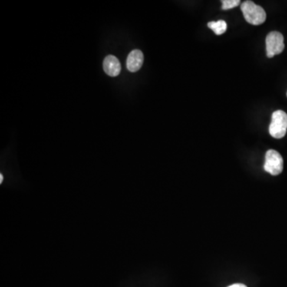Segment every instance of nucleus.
<instances>
[{
	"label": "nucleus",
	"instance_id": "3",
	"mask_svg": "<svg viewBox=\"0 0 287 287\" xmlns=\"http://www.w3.org/2000/svg\"><path fill=\"white\" fill-rule=\"evenodd\" d=\"M283 159L279 153L274 149H270L265 153L264 169L272 176H278L283 170Z\"/></svg>",
	"mask_w": 287,
	"mask_h": 287
},
{
	"label": "nucleus",
	"instance_id": "5",
	"mask_svg": "<svg viewBox=\"0 0 287 287\" xmlns=\"http://www.w3.org/2000/svg\"><path fill=\"white\" fill-rule=\"evenodd\" d=\"M144 63V54L141 50H133L128 55L126 67L132 73L138 71Z\"/></svg>",
	"mask_w": 287,
	"mask_h": 287
},
{
	"label": "nucleus",
	"instance_id": "4",
	"mask_svg": "<svg viewBox=\"0 0 287 287\" xmlns=\"http://www.w3.org/2000/svg\"><path fill=\"white\" fill-rule=\"evenodd\" d=\"M265 46L268 57L281 54L285 48L283 35L278 31L269 33L265 38Z\"/></svg>",
	"mask_w": 287,
	"mask_h": 287
},
{
	"label": "nucleus",
	"instance_id": "7",
	"mask_svg": "<svg viewBox=\"0 0 287 287\" xmlns=\"http://www.w3.org/2000/svg\"><path fill=\"white\" fill-rule=\"evenodd\" d=\"M208 27L212 29V31L215 32V34H217V35L224 34L226 32L227 28H228V25H227V23L224 20L210 22V23H208Z\"/></svg>",
	"mask_w": 287,
	"mask_h": 287
},
{
	"label": "nucleus",
	"instance_id": "8",
	"mask_svg": "<svg viewBox=\"0 0 287 287\" xmlns=\"http://www.w3.org/2000/svg\"><path fill=\"white\" fill-rule=\"evenodd\" d=\"M222 9L230 10L234 7H238L240 4L239 0H222Z\"/></svg>",
	"mask_w": 287,
	"mask_h": 287
},
{
	"label": "nucleus",
	"instance_id": "2",
	"mask_svg": "<svg viewBox=\"0 0 287 287\" xmlns=\"http://www.w3.org/2000/svg\"><path fill=\"white\" fill-rule=\"evenodd\" d=\"M287 130V114L282 110L274 112L270 125V134L272 137L281 139L285 136Z\"/></svg>",
	"mask_w": 287,
	"mask_h": 287
},
{
	"label": "nucleus",
	"instance_id": "9",
	"mask_svg": "<svg viewBox=\"0 0 287 287\" xmlns=\"http://www.w3.org/2000/svg\"><path fill=\"white\" fill-rule=\"evenodd\" d=\"M228 287H248L246 285H244V284L242 283H235L233 284V285H229Z\"/></svg>",
	"mask_w": 287,
	"mask_h": 287
},
{
	"label": "nucleus",
	"instance_id": "6",
	"mask_svg": "<svg viewBox=\"0 0 287 287\" xmlns=\"http://www.w3.org/2000/svg\"><path fill=\"white\" fill-rule=\"evenodd\" d=\"M103 69L105 73L111 77H117L120 74L121 67L117 57L108 55L103 61Z\"/></svg>",
	"mask_w": 287,
	"mask_h": 287
},
{
	"label": "nucleus",
	"instance_id": "10",
	"mask_svg": "<svg viewBox=\"0 0 287 287\" xmlns=\"http://www.w3.org/2000/svg\"><path fill=\"white\" fill-rule=\"evenodd\" d=\"M3 179H4V176L3 174H0V183H2Z\"/></svg>",
	"mask_w": 287,
	"mask_h": 287
},
{
	"label": "nucleus",
	"instance_id": "1",
	"mask_svg": "<svg viewBox=\"0 0 287 287\" xmlns=\"http://www.w3.org/2000/svg\"><path fill=\"white\" fill-rule=\"evenodd\" d=\"M241 10L246 21L252 25H261L266 19L265 10L252 1L248 0L242 3L241 4Z\"/></svg>",
	"mask_w": 287,
	"mask_h": 287
}]
</instances>
